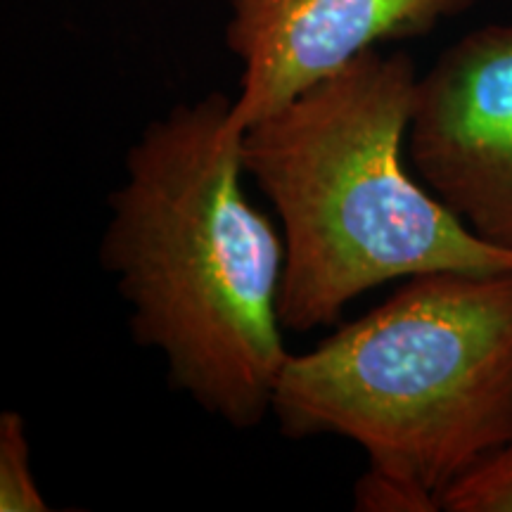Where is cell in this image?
I'll return each instance as SVG.
<instances>
[{"label": "cell", "mask_w": 512, "mask_h": 512, "mask_svg": "<svg viewBox=\"0 0 512 512\" xmlns=\"http://www.w3.org/2000/svg\"><path fill=\"white\" fill-rule=\"evenodd\" d=\"M223 93L176 105L133 140L98 261L140 349L171 387L233 430L271 413L292 351L280 320L285 240L249 202L242 133Z\"/></svg>", "instance_id": "obj_1"}, {"label": "cell", "mask_w": 512, "mask_h": 512, "mask_svg": "<svg viewBox=\"0 0 512 512\" xmlns=\"http://www.w3.org/2000/svg\"><path fill=\"white\" fill-rule=\"evenodd\" d=\"M418 72L370 50L242 133L247 178L271 200L285 240L280 320L332 325L375 287L437 271H512L403 164Z\"/></svg>", "instance_id": "obj_2"}, {"label": "cell", "mask_w": 512, "mask_h": 512, "mask_svg": "<svg viewBox=\"0 0 512 512\" xmlns=\"http://www.w3.org/2000/svg\"><path fill=\"white\" fill-rule=\"evenodd\" d=\"M290 439L342 437L437 498L512 439V271H437L280 370Z\"/></svg>", "instance_id": "obj_3"}, {"label": "cell", "mask_w": 512, "mask_h": 512, "mask_svg": "<svg viewBox=\"0 0 512 512\" xmlns=\"http://www.w3.org/2000/svg\"><path fill=\"white\" fill-rule=\"evenodd\" d=\"M408 155L479 240L512 254V24L463 36L418 79Z\"/></svg>", "instance_id": "obj_4"}, {"label": "cell", "mask_w": 512, "mask_h": 512, "mask_svg": "<svg viewBox=\"0 0 512 512\" xmlns=\"http://www.w3.org/2000/svg\"><path fill=\"white\" fill-rule=\"evenodd\" d=\"M475 0H230L228 48L242 64L230 128L280 110L384 41L432 31Z\"/></svg>", "instance_id": "obj_5"}, {"label": "cell", "mask_w": 512, "mask_h": 512, "mask_svg": "<svg viewBox=\"0 0 512 512\" xmlns=\"http://www.w3.org/2000/svg\"><path fill=\"white\" fill-rule=\"evenodd\" d=\"M0 510L46 512L48 501L31 470V446L22 413H0Z\"/></svg>", "instance_id": "obj_6"}, {"label": "cell", "mask_w": 512, "mask_h": 512, "mask_svg": "<svg viewBox=\"0 0 512 512\" xmlns=\"http://www.w3.org/2000/svg\"><path fill=\"white\" fill-rule=\"evenodd\" d=\"M441 510L512 512V439L448 486Z\"/></svg>", "instance_id": "obj_7"}, {"label": "cell", "mask_w": 512, "mask_h": 512, "mask_svg": "<svg viewBox=\"0 0 512 512\" xmlns=\"http://www.w3.org/2000/svg\"><path fill=\"white\" fill-rule=\"evenodd\" d=\"M354 508L361 512H430L441 510V505L403 479L368 467L354 486Z\"/></svg>", "instance_id": "obj_8"}]
</instances>
